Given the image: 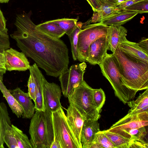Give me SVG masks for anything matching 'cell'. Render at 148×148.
I'll return each mask as SVG.
<instances>
[{"label":"cell","instance_id":"1","mask_svg":"<svg viewBox=\"0 0 148 148\" xmlns=\"http://www.w3.org/2000/svg\"><path fill=\"white\" fill-rule=\"evenodd\" d=\"M16 30L10 34L18 47L49 76L57 77L68 69L69 49L64 42L40 30L31 20L30 14H17Z\"/></svg>","mask_w":148,"mask_h":148},{"label":"cell","instance_id":"2","mask_svg":"<svg viewBox=\"0 0 148 148\" xmlns=\"http://www.w3.org/2000/svg\"><path fill=\"white\" fill-rule=\"evenodd\" d=\"M112 54L126 87L137 92L148 88V63L129 55L118 47Z\"/></svg>","mask_w":148,"mask_h":148},{"label":"cell","instance_id":"3","mask_svg":"<svg viewBox=\"0 0 148 148\" xmlns=\"http://www.w3.org/2000/svg\"><path fill=\"white\" fill-rule=\"evenodd\" d=\"M35 111L29 131L32 148H51L54 139L52 113L46 110Z\"/></svg>","mask_w":148,"mask_h":148},{"label":"cell","instance_id":"4","mask_svg":"<svg viewBox=\"0 0 148 148\" xmlns=\"http://www.w3.org/2000/svg\"><path fill=\"white\" fill-rule=\"evenodd\" d=\"M99 65L103 76L111 84L115 95L124 104L135 97L137 92L124 84L117 61L112 53H107Z\"/></svg>","mask_w":148,"mask_h":148},{"label":"cell","instance_id":"5","mask_svg":"<svg viewBox=\"0 0 148 148\" xmlns=\"http://www.w3.org/2000/svg\"><path fill=\"white\" fill-rule=\"evenodd\" d=\"M92 88L84 81L75 87L67 97L69 103H72L82 116L84 120H98L100 117V112L94 103Z\"/></svg>","mask_w":148,"mask_h":148},{"label":"cell","instance_id":"6","mask_svg":"<svg viewBox=\"0 0 148 148\" xmlns=\"http://www.w3.org/2000/svg\"><path fill=\"white\" fill-rule=\"evenodd\" d=\"M54 139L51 148H79L62 108L52 113Z\"/></svg>","mask_w":148,"mask_h":148},{"label":"cell","instance_id":"7","mask_svg":"<svg viewBox=\"0 0 148 148\" xmlns=\"http://www.w3.org/2000/svg\"><path fill=\"white\" fill-rule=\"evenodd\" d=\"M109 27V25L100 22L83 25L78 34L77 48V60L81 62L86 61L90 45L98 38L108 35Z\"/></svg>","mask_w":148,"mask_h":148},{"label":"cell","instance_id":"8","mask_svg":"<svg viewBox=\"0 0 148 148\" xmlns=\"http://www.w3.org/2000/svg\"><path fill=\"white\" fill-rule=\"evenodd\" d=\"M87 67L85 62L73 64L59 76L62 92L67 98L74 88L84 80V75Z\"/></svg>","mask_w":148,"mask_h":148},{"label":"cell","instance_id":"9","mask_svg":"<svg viewBox=\"0 0 148 148\" xmlns=\"http://www.w3.org/2000/svg\"><path fill=\"white\" fill-rule=\"evenodd\" d=\"M62 92L58 84L48 82L45 78H44L43 97L45 110L52 113L62 108L60 102Z\"/></svg>","mask_w":148,"mask_h":148},{"label":"cell","instance_id":"10","mask_svg":"<svg viewBox=\"0 0 148 148\" xmlns=\"http://www.w3.org/2000/svg\"><path fill=\"white\" fill-rule=\"evenodd\" d=\"M148 125V112L133 115H126L114 124L108 131L113 132L138 128Z\"/></svg>","mask_w":148,"mask_h":148},{"label":"cell","instance_id":"11","mask_svg":"<svg viewBox=\"0 0 148 148\" xmlns=\"http://www.w3.org/2000/svg\"><path fill=\"white\" fill-rule=\"evenodd\" d=\"M109 43V34L95 40L89 46L88 56L86 62L93 65H99L107 53Z\"/></svg>","mask_w":148,"mask_h":148},{"label":"cell","instance_id":"12","mask_svg":"<svg viewBox=\"0 0 148 148\" xmlns=\"http://www.w3.org/2000/svg\"><path fill=\"white\" fill-rule=\"evenodd\" d=\"M4 53L7 70L25 71L29 69L30 66L29 62L23 52L10 48L4 50Z\"/></svg>","mask_w":148,"mask_h":148},{"label":"cell","instance_id":"13","mask_svg":"<svg viewBox=\"0 0 148 148\" xmlns=\"http://www.w3.org/2000/svg\"><path fill=\"white\" fill-rule=\"evenodd\" d=\"M4 141L9 148H32L27 136L13 124L6 131Z\"/></svg>","mask_w":148,"mask_h":148},{"label":"cell","instance_id":"14","mask_svg":"<svg viewBox=\"0 0 148 148\" xmlns=\"http://www.w3.org/2000/svg\"><path fill=\"white\" fill-rule=\"evenodd\" d=\"M66 110V120L79 147L82 148L81 142V131L84 120L82 116L71 103Z\"/></svg>","mask_w":148,"mask_h":148},{"label":"cell","instance_id":"15","mask_svg":"<svg viewBox=\"0 0 148 148\" xmlns=\"http://www.w3.org/2000/svg\"><path fill=\"white\" fill-rule=\"evenodd\" d=\"M9 90L22 108V118L31 119L35 113V109L32 99L28 93L24 92L18 87Z\"/></svg>","mask_w":148,"mask_h":148},{"label":"cell","instance_id":"16","mask_svg":"<svg viewBox=\"0 0 148 148\" xmlns=\"http://www.w3.org/2000/svg\"><path fill=\"white\" fill-rule=\"evenodd\" d=\"M29 70L33 73L36 83V99L34 102L35 110L45 111L43 85L45 77L35 63L30 66Z\"/></svg>","mask_w":148,"mask_h":148},{"label":"cell","instance_id":"17","mask_svg":"<svg viewBox=\"0 0 148 148\" xmlns=\"http://www.w3.org/2000/svg\"><path fill=\"white\" fill-rule=\"evenodd\" d=\"M100 131L98 120L91 119L84 120L80 138L82 148H89L94 141L96 134Z\"/></svg>","mask_w":148,"mask_h":148},{"label":"cell","instance_id":"18","mask_svg":"<svg viewBox=\"0 0 148 148\" xmlns=\"http://www.w3.org/2000/svg\"><path fill=\"white\" fill-rule=\"evenodd\" d=\"M109 26V43L108 50L114 53L121 42L128 40L126 38L127 30L121 25Z\"/></svg>","mask_w":148,"mask_h":148},{"label":"cell","instance_id":"19","mask_svg":"<svg viewBox=\"0 0 148 148\" xmlns=\"http://www.w3.org/2000/svg\"><path fill=\"white\" fill-rule=\"evenodd\" d=\"M118 47L122 51L129 55L148 63V52L143 50L138 43L127 40L121 42Z\"/></svg>","mask_w":148,"mask_h":148},{"label":"cell","instance_id":"20","mask_svg":"<svg viewBox=\"0 0 148 148\" xmlns=\"http://www.w3.org/2000/svg\"><path fill=\"white\" fill-rule=\"evenodd\" d=\"M127 103L130 108L127 114L128 115L148 112V88L140 94L136 100H131Z\"/></svg>","mask_w":148,"mask_h":148},{"label":"cell","instance_id":"21","mask_svg":"<svg viewBox=\"0 0 148 148\" xmlns=\"http://www.w3.org/2000/svg\"><path fill=\"white\" fill-rule=\"evenodd\" d=\"M138 14L134 12L122 10L101 20L100 22L108 25H122L130 21Z\"/></svg>","mask_w":148,"mask_h":148},{"label":"cell","instance_id":"22","mask_svg":"<svg viewBox=\"0 0 148 148\" xmlns=\"http://www.w3.org/2000/svg\"><path fill=\"white\" fill-rule=\"evenodd\" d=\"M7 107L3 102H0V148H4V137L8 129L11 125Z\"/></svg>","mask_w":148,"mask_h":148},{"label":"cell","instance_id":"23","mask_svg":"<svg viewBox=\"0 0 148 148\" xmlns=\"http://www.w3.org/2000/svg\"><path fill=\"white\" fill-rule=\"evenodd\" d=\"M0 90L6 99L8 104L12 110L18 118L22 116L23 110L16 99L8 90L3 82H0Z\"/></svg>","mask_w":148,"mask_h":148},{"label":"cell","instance_id":"24","mask_svg":"<svg viewBox=\"0 0 148 148\" xmlns=\"http://www.w3.org/2000/svg\"><path fill=\"white\" fill-rule=\"evenodd\" d=\"M41 31L53 37L60 38L65 34L63 30L57 24L50 21L36 25Z\"/></svg>","mask_w":148,"mask_h":148},{"label":"cell","instance_id":"25","mask_svg":"<svg viewBox=\"0 0 148 148\" xmlns=\"http://www.w3.org/2000/svg\"><path fill=\"white\" fill-rule=\"evenodd\" d=\"M119 12L116 6L101 5L96 12H94L90 23L100 22L101 20Z\"/></svg>","mask_w":148,"mask_h":148},{"label":"cell","instance_id":"26","mask_svg":"<svg viewBox=\"0 0 148 148\" xmlns=\"http://www.w3.org/2000/svg\"><path fill=\"white\" fill-rule=\"evenodd\" d=\"M103 132L114 144L115 148H131L134 140L109 131L107 130Z\"/></svg>","mask_w":148,"mask_h":148},{"label":"cell","instance_id":"27","mask_svg":"<svg viewBox=\"0 0 148 148\" xmlns=\"http://www.w3.org/2000/svg\"><path fill=\"white\" fill-rule=\"evenodd\" d=\"M146 127L121 131L113 132L132 140H139L143 139L147 132Z\"/></svg>","mask_w":148,"mask_h":148},{"label":"cell","instance_id":"28","mask_svg":"<svg viewBox=\"0 0 148 148\" xmlns=\"http://www.w3.org/2000/svg\"><path fill=\"white\" fill-rule=\"evenodd\" d=\"M83 25V23L81 22H77L74 30L68 36L71 45L72 58L74 61H76L77 59V48L78 34L82 29Z\"/></svg>","mask_w":148,"mask_h":148},{"label":"cell","instance_id":"29","mask_svg":"<svg viewBox=\"0 0 148 148\" xmlns=\"http://www.w3.org/2000/svg\"><path fill=\"white\" fill-rule=\"evenodd\" d=\"M50 21L58 25L63 30L68 36L70 35L75 28L77 20L75 19L63 18Z\"/></svg>","mask_w":148,"mask_h":148},{"label":"cell","instance_id":"30","mask_svg":"<svg viewBox=\"0 0 148 148\" xmlns=\"http://www.w3.org/2000/svg\"><path fill=\"white\" fill-rule=\"evenodd\" d=\"M93 142L100 148H115L114 144L103 131H100L96 134Z\"/></svg>","mask_w":148,"mask_h":148},{"label":"cell","instance_id":"31","mask_svg":"<svg viewBox=\"0 0 148 148\" xmlns=\"http://www.w3.org/2000/svg\"><path fill=\"white\" fill-rule=\"evenodd\" d=\"M92 93L94 103L98 111L100 113L106 100L105 93L101 88H92Z\"/></svg>","mask_w":148,"mask_h":148},{"label":"cell","instance_id":"32","mask_svg":"<svg viewBox=\"0 0 148 148\" xmlns=\"http://www.w3.org/2000/svg\"><path fill=\"white\" fill-rule=\"evenodd\" d=\"M123 10L134 12L138 14L147 13L148 0H143L138 1L129 6L125 8Z\"/></svg>","mask_w":148,"mask_h":148},{"label":"cell","instance_id":"33","mask_svg":"<svg viewBox=\"0 0 148 148\" xmlns=\"http://www.w3.org/2000/svg\"><path fill=\"white\" fill-rule=\"evenodd\" d=\"M29 76L27 82L28 93L29 96L34 102L35 101L36 83L33 73L29 71Z\"/></svg>","mask_w":148,"mask_h":148},{"label":"cell","instance_id":"34","mask_svg":"<svg viewBox=\"0 0 148 148\" xmlns=\"http://www.w3.org/2000/svg\"><path fill=\"white\" fill-rule=\"evenodd\" d=\"M8 30L0 31V50H6L10 47Z\"/></svg>","mask_w":148,"mask_h":148},{"label":"cell","instance_id":"35","mask_svg":"<svg viewBox=\"0 0 148 148\" xmlns=\"http://www.w3.org/2000/svg\"><path fill=\"white\" fill-rule=\"evenodd\" d=\"M142 0H125L119 3L116 7L120 11L122 10L125 8Z\"/></svg>","mask_w":148,"mask_h":148},{"label":"cell","instance_id":"36","mask_svg":"<svg viewBox=\"0 0 148 148\" xmlns=\"http://www.w3.org/2000/svg\"><path fill=\"white\" fill-rule=\"evenodd\" d=\"M4 50H0V71L5 73L7 69L5 66L6 60L4 53Z\"/></svg>","mask_w":148,"mask_h":148},{"label":"cell","instance_id":"37","mask_svg":"<svg viewBox=\"0 0 148 148\" xmlns=\"http://www.w3.org/2000/svg\"><path fill=\"white\" fill-rule=\"evenodd\" d=\"M101 5L116 6L118 4V0H97Z\"/></svg>","mask_w":148,"mask_h":148},{"label":"cell","instance_id":"38","mask_svg":"<svg viewBox=\"0 0 148 148\" xmlns=\"http://www.w3.org/2000/svg\"><path fill=\"white\" fill-rule=\"evenodd\" d=\"M138 43L143 50L148 52V39L147 38H143Z\"/></svg>","mask_w":148,"mask_h":148},{"label":"cell","instance_id":"39","mask_svg":"<svg viewBox=\"0 0 148 148\" xmlns=\"http://www.w3.org/2000/svg\"><path fill=\"white\" fill-rule=\"evenodd\" d=\"M92 8L94 12H96V10L101 5L97 0H86Z\"/></svg>","mask_w":148,"mask_h":148},{"label":"cell","instance_id":"40","mask_svg":"<svg viewBox=\"0 0 148 148\" xmlns=\"http://www.w3.org/2000/svg\"><path fill=\"white\" fill-rule=\"evenodd\" d=\"M7 20L5 18L0 8V23L5 27H6Z\"/></svg>","mask_w":148,"mask_h":148},{"label":"cell","instance_id":"41","mask_svg":"<svg viewBox=\"0 0 148 148\" xmlns=\"http://www.w3.org/2000/svg\"><path fill=\"white\" fill-rule=\"evenodd\" d=\"M7 30L8 29L4 27L0 23V31H3Z\"/></svg>","mask_w":148,"mask_h":148},{"label":"cell","instance_id":"42","mask_svg":"<svg viewBox=\"0 0 148 148\" xmlns=\"http://www.w3.org/2000/svg\"><path fill=\"white\" fill-rule=\"evenodd\" d=\"M5 73L3 72L0 71V82H3V75Z\"/></svg>","mask_w":148,"mask_h":148},{"label":"cell","instance_id":"43","mask_svg":"<svg viewBox=\"0 0 148 148\" xmlns=\"http://www.w3.org/2000/svg\"><path fill=\"white\" fill-rule=\"evenodd\" d=\"M10 0H0V3H6L8 2Z\"/></svg>","mask_w":148,"mask_h":148},{"label":"cell","instance_id":"44","mask_svg":"<svg viewBox=\"0 0 148 148\" xmlns=\"http://www.w3.org/2000/svg\"><path fill=\"white\" fill-rule=\"evenodd\" d=\"M119 2V3L121 2H122L123 1H125V0H118Z\"/></svg>","mask_w":148,"mask_h":148}]
</instances>
